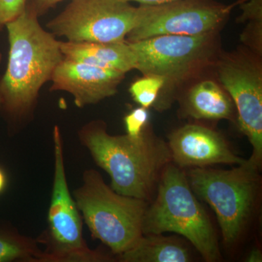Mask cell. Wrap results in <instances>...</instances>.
Instances as JSON below:
<instances>
[{
    "instance_id": "6da1fadb",
    "label": "cell",
    "mask_w": 262,
    "mask_h": 262,
    "mask_svg": "<svg viewBox=\"0 0 262 262\" xmlns=\"http://www.w3.org/2000/svg\"><path fill=\"white\" fill-rule=\"evenodd\" d=\"M10 51L0 80L2 108L7 116L21 120L32 111L41 88L64 58L60 41L41 27L32 4L7 24Z\"/></svg>"
},
{
    "instance_id": "7a4b0ae2",
    "label": "cell",
    "mask_w": 262,
    "mask_h": 262,
    "mask_svg": "<svg viewBox=\"0 0 262 262\" xmlns=\"http://www.w3.org/2000/svg\"><path fill=\"white\" fill-rule=\"evenodd\" d=\"M79 139L110 176L112 189L122 195L149 199L163 169L172 162L168 144L147 130L136 138L113 136L104 122L96 120L81 128Z\"/></svg>"
},
{
    "instance_id": "3957f363",
    "label": "cell",
    "mask_w": 262,
    "mask_h": 262,
    "mask_svg": "<svg viewBox=\"0 0 262 262\" xmlns=\"http://www.w3.org/2000/svg\"><path fill=\"white\" fill-rule=\"evenodd\" d=\"M158 184L156 199L143 219V234L175 232L186 237L206 261H218L214 230L186 173L171 162L163 169Z\"/></svg>"
},
{
    "instance_id": "277c9868",
    "label": "cell",
    "mask_w": 262,
    "mask_h": 262,
    "mask_svg": "<svg viewBox=\"0 0 262 262\" xmlns=\"http://www.w3.org/2000/svg\"><path fill=\"white\" fill-rule=\"evenodd\" d=\"M74 199L93 237L115 254L126 251L142 235L146 201L115 192L94 169L84 170Z\"/></svg>"
},
{
    "instance_id": "5b68a950",
    "label": "cell",
    "mask_w": 262,
    "mask_h": 262,
    "mask_svg": "<svg viewBox=\"0 0 262 262\" xmlns=\"http://www.w3.org/2000/svg\"><path fill=\"white\" fill-rule=\"evenodd\" d=\"M258 170L246 160L232 170L193 168L186 174L194 194L215 212L226 244L236 242L252 213Z\"/></svg>"
},
{
    "instance_id": "8992f818",
    "label": "cell",
    "mask_w": 262,
    "mask_h": 262,
    "mask_svg": "<svg viewBox=\"0 0 262 262\" xmlns=\"http://www.w3.org/2000/svg\"><path fill=\"white\" fill-rule=\"evenodd\" d=\"M54 174L48 210V248L41 262H101L112 258L90 249L82 234L80 211L71 195L66 174L63 140L59 127L53 130Z\"/></svg>"
},
{
    "instance_id": "52a82bcc",
    "label": "cell",
    "mask_w": 262,
    "mask_h": 262,
    "mask_svg": "<svg viewBox=\"0 0 262 262\" xmlns=\"http://www.w3.org/2000/svg\"><path fill=\"white\" fill-rule=\"evenodd\" d=\"M138 20L139 7L125 0H72L47 27L70 42H124Z\"/></svg>"
},
{
    "instance_id": "ba28073f",
    "label": "cell",
    "mask_w": 262,
    "mask_h": 262,
    "mask_svg": "<svg viewBox=\"0 0 262 262\" xmlns=\"http://www.w3.org/2000/svg\"><path fill=\"white\" fill-rule=\"evenodd\" d=\"M231 7L213 0H176L155 5H141L139 20L127 34L133 42L160 35L208 34L225 21Z\"/></svg>"
},
{
    "instance_id": "9c48e42d",
    "label": "cell",
    "mask_w": 262,
    "mask_h": 262,
    "mask_svg": "<svg viewBox=\"0 0 262 262\" xmlns=\"http://www.w3.org/2000/svg\"><path fill=\"white\" fill-rule=\"evenodd\" d=\"M213 32L200 35H160L129 42L136 69L144 76H156L165 86L184 80L209 58ZM164 86V87H165Z\"/></svg>"
},
{
    "instance_id": "30bf717a",
    "label": "cell",
    "mask_w": 262,
    "mask_h": 262,
    "mask_svg": "<svg viewBox=\"0 0 262 262\" xmlns=\"http://www.w3.org/2000/svg\"><path fill=\"white\" fill-rule=\"evenodd\" d=\"M219 79L237 108L239 128L252 146L248 163L259 169L262 160V73L261 67L242 56L224 58Z\"/></svg>"
},
{
    "instance_id": "8fae6325",
    "label": "cell",
    "mask_w": 262,
    "mask_h": 262,
    "mask_svg": "<svg viewBox=\"0 0 262 262\" xmlns=\"http://www.w3.org/2000/svg\"><path fill=\"white\" fill-rule=\"evenodd\" d=\"M172 162L179 168H206L215 164L243 165L246 160L232 152L215 131L198 125H184L168 137Z\"/></svg>"
},
{
    "instance_id": "7c38bea8",
    "label": "cell",
    "mask_w": 262,
    "mask_h": 262,
    "mask_svg": "<svg viewBox=\"0 0 262 262\" xmlns=\"http://www.w3.org/2000/svg\"><path fill=\"white\" fill-rule=\"evenodd\" d=\"M125 73L63 58L52 75L51 91L69 93L76 106L84 107L116 94Z\"/></svg>"
},
{
    "instance_id": "4fadbf2b",
    "label": "cell",
    "mask_w": 262,
    "mask_h": 262,
    "mask_svg": "<svg viewBox=\"0 0 262 262\" xmlns=\"http://www.w3.org/2000/svg\"><path fill=\"white\" fill-rule=\"evenodd\" d=\"M63 57L99 68L126 74L136 69V58L126 40L116 42L60 41Z\"/></svg>"
},
{
    "instance_id": "5bb4252c",
    "label": "cell",
    "mask_w": 262,
    "mask_h": 262,
    "mask_svg": "<svg viewBox=\"0 0 262 262\" xmlns=\"http://www.w3.org/2000/svg\"><path fill=\"white\" fill-rule=\"evenodd\" d=\"M188 115L199 120H229L234 103L215 82L205 80L193 86L186 102Z\"/></svg>"
},
{
    "instance_id": "9a60e30c",
    "label": "cell",
    "mask_w": 262,
    "mask_h": 262,
    "mask_svg": "<svg viewBox=\"0 0 262 262\" xmlns=\"http://www.w3.org/2000/svg\"><path fill=\"white\" fill-rule=\"evenodd\" d=\"M119 256L125 262L191 261L190 254L182 243L162 234H142L132 247Z\"/></svg>"
},
{
    "instance_id": "2e32d148",
    "label": "cell",
    "mask_w": 262,
    "mask_h": 262,
    "mask_svg": "<svg viewBox=\"0 0 262 262\" xmlns=\"http://www.w3.org/2000/svg\"><path fill=\"white\" fill-rule=\"evenodd\" d=\"M41 253L32 239L0 228V262L39 261Z\"/></svg>"
},
{
    "instance_id": "e0dca14e",
    "label": "cell",
    "mask_w": 262,
    "mask_h": 262,
    "mask_svg": "<svg viewBox=\"0 0 262 262\" xmlns=\"http://www.w3.org/2000/svg\"><path fill=\"white\" fill-rule=\"evenodd\" d=\"M164 86L163 79L156 76H144L131 84L129 91L136 103L148 108L156 102Z\"/></svg>"
},
{
    "instance_id": "ac0fdd59",
    "label": "cell",
    "mask_w": 262,
    "mask_h": 262,
    "mask_svg": "<svg viewBox=\"0 0 262 262\" xmlns=\"http://www.w3.org/2000/svg\"><path fill=\"white\" fill-rule=\"evenodd\" d=\"M149 118L147 108L140 106L132 110L124 118L127 135L134 138L140 136L145 130Z\"/></svg>"
},
{
    "instance_id": "d6986e66",
    "label": "cell",
    "mask_w": 262,
    "mask_h": 262,
    "mask_svg": "<svg viewBox=\"0 0 262 262\" xmlns=\"http://www.w3.org/2000/svg\"><path fill=\"white\" fill-rule=\"evenodd\" d=\"M27 5V0H0V31L21 14Z\"/></svg>"
},
{
    "instance_id": "ffe728a7",
    "label": "cell",
    "mask_w": 262,
    "mask_h": 262,
    "mask_svg": "<svg viewBox=\"0 0 262 262\" xmlns=\"http://www.w3.org/2000/svg\"><path fill=\"white\" fill-rule=\"evenodd\" d=\"M241 9L243 11L239 18L241 21L249 20L253 24H261L262 0H244Z\"/></svg>"
},
{
    "instance_id": "44dd1931",
    "label": "cell",
    "mask_w": 262,
    "mask_h": 262,
    "mask_svg": "<svg viewBox=\"0 0 262 262\" xmlns=\"http://www.w3.org/2000/svg\"><path fill=\"white\" fill-rule=\"evenodd\" d=\"M62 1L63 0H34L32 5L38 16H39Z\"/></svg>"
},
{
    "instance_id": "7402d4cb",
    "label": "cell",
    "mask_w": 262,
    "mask_h": 262,
    "mask_svg": "<svg viewBox=\"0 0 262 262\" xmlns=\"http://www.w3.org/2000/svg\"><path fill=\"white\" fill-rule=\"evenodd\" d=\"M126 2H136L140 3L141 5H155L163 4V3H170V2L176 1V0H125Z\"/></svg>"
},
{
    "instance_id": "603a6c76",
    "label": "cell",
    "mask_w": 262,
    "mask_h": 262,
    "mask_svg": "<svg viewBox=\"0 0 262 262\" xmlns=\"http://www.w3.org/2000/svg\"><path fill=\"white\" fill-rule=\"evenodd\" d=\"M261 253L258 249L252 250L247 257V261L248 262H261Z\"/></svg>"
},
{
    "instance_id": "cb8c5ba5",
    "label": "cell",
    "mask_w": 262,
    "mask_h": 262,
    "mask_svg": "<svg viewBox=\"0 0 262 262\" xmlns=\"http://www.w3.org/2000/svg\"><path fill=\"white\" fill-rule=\"evenodd\" d=\"M7 185V177L4 170L0 168V194L5 190Z\"/></svg>"
},
{
    "instance_id": "d4e9b609",
    "label": "cell",
    "mask_w": 262,
    "mask_h": 262,
    "mask_svg": "<svg viewBox=\"0 0 262 262\" xmlns=\"http://www.w3.org/2000/svg\"><path fill=\"white\" fill-rule=\"evenodd\" d=\"M2 108V97H1V94H0V110H1Z\"/></svg>"
},
{
    "instance_id": "484cf974",
    "label": "cell",
    "mask_w": 262,
    "mask_h": 262,
    "mask_svg": "<svg viewBox=\"0 0 262 262\" xmlns=\"http://www.w3.org/2000/svg\"><path fill=\"white\" fill-rule=\"evenodd\" d=\"M2 59H3V56H2V53H0V63H1Z\"/></svg>"
}]
</instances>
